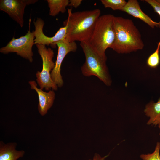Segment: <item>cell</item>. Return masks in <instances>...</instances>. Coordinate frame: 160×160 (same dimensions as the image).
<instances>
[{"instance_id":"6da1fadb","label":"cell","mask_w":160,"mask_h":160,"mask_svg":"<svg viewBox=\"0 0 160 160\" xmlns=\"http://www.w3.org/2000/svg\"><path fill=\"white\" fill-rule=\"evenodd\" d=\"M115 38L111 47L118 54H128L142 50L144 44L140 32L131 19L114 16Z\"/></svg>"},{"instance_id":"7a4b0ae2","label":"cell","mask_w":160,"mask_h":160,"mask_svg":"<svg viewBox=\"0 0 160 160\" xmlns=\"http://www.w3.org/2000/svg\"><path fill=\"white\" fill-rule=\"evenodd\" d=\"M68 10V18L63 23L68 26L65 39L69 42L88 41L100 16V10L96 9L72 13L71 9Z\"/></svg>"},{"instance_id":"3957f363","label":"cell","mask_w":160,"mask_h":160,"mask_svg":"<svg viewBox=\"0 0 160 160\" xmlns=\"http://www.w3.org/2000/svg\"><path fill=\"white\" fill-rule=\"evenodd\" d=\"M114 17L113 15L110 14L100 16L88 41L95 51L103 57H107L106 50L110 48L114 41Z\"/></svg>"},{"instance_id":"277c9868","label":"cell","mask_w":160,"mask_h":160,"mask_svg":"<svg viewBox=\"0 0 160 160\" xmlns=\"http://www.w3.org/2000/svg\"><path fill=\"white\" fill-rule=\"evenodd\" d=\"M80 45L85 58L84 63L81 67L84 76H94L107 86H110L112 80L106 65L107 57L100 56L93 49L87 41L80 42Z\"/></svg>"},{"instance_id":"5b68a950","label":"cell","mask_w":160,"mask_h":160,"mask_svg":"<svg viewBox=\"0 0 160 160\" xmlns=\"http://www.w3.org/2000/svg\"><path fill=\"white\" fill-rule=\"evenodd\" d=\"M36 45L42 62L41 71H38L36 74L37 83L42 90L56 91L58 87L51 76V72L55 65L53 61L54 54L53 51L50 48H47L45 45L39 44Z\"/></svg>"},{"instance_id":"8992f818","label":"cell","mask_w":160,"mask_h":160,"mask_svg":"<svg viewBox=\"0 0 160 160\" xmlns=\"http://www.w3.org/2000/svg\"><path fill=\"white\" fill-rule=\"evenodd\" d=\"M34 38V31L31 32L29 28L25 35L17 39L13 37L6 46L0 49V52L4 54L16 53L31 63L33 60L32 47L35 44Z\"/></svg>"},{"instance_id":"52a82bcc","label":"cell","mask_w":160,"mask_h":160,"mask_svg":"<svg viewBox=\"0 0 160 160\" xmlns=\"http://www.w3.org/2000/svg\"><path fill=\"white\" fill-rule=\"evenodd\" d=\"M58 47V53L55 66L51 73L52 81L61 88L63 86L64 81L61 74L62 63L66 55L71 52H74L77 49V45L75 42H69L65 39L54 43Z\"/></svg>"},{"instance_id":"ba28073f","label":"cell","mask_w":160,"mask_h":160,"mask_svg":"<svg viewBox=\"0 0 160 160\" xmlns=\"http://www.w3.org/2000/svg\"><path fill=\"white\" fill-rule=\"evenodd\" d=\"M37 0H0V9L7 13L21 28L24 25V14L25 7Z\"/></svg>"},{"instance_id":"9c48e42d","label":"cell","mask_w":160,"mask_h":160,"mask_svg":"<svg viewBox=\"0 0 160 160\" xmlns=\"http://www.w3.org/2000/svg\"><path fill=\"white\" fill-rule=\"evenodd\" d=\"M35 26L34 33L35 36V44H41L49 46L54 44V43L65 39L67 30V25L63 24V27L60 28L55 35L52 37L45 35L43 32L44 24V20L40 18H37L33 22Z\"/></svg>"},{"instance_id":"30bf717a","label":"cell","mask_w":160,"mask_h":160,"mask_svg":"<svg viewBox=\"0 0 160 160\" xmlns=\"http://www.w3.org/2000/svg\"><path fill=\"white\" fill-rule=\"evenodd\" d=\"M28 83L31 89L35 90L37 94L39 102L38 110L40 115L44 116L53 105L55 96L54 91L50 90L48 92H45L37 87L35 81L31 80Z\"/></svg>"},{"instance_id":"8fae6325","label":"cell","mask_w":160,"mask_h":160,"mask_svg":"<svg viewBox=\"0 0 160 160\" xmlns=\"http://www.w3.org/2000/svg\"><path fill=\"white\" fill-rule=\"evenodd\" d=\"M122 11L140 19L152 28L158 27V23L153 21L142 11L137 0H129Z\"/></svg>"},{"instance_id":"7c38bea8","label":"cell","mask_w":160,"mask_h":160,"mask_svg":"<svg viewBox=\"0 0 160 160\" xmlns=\"http://www.w3.org/2000/svg\"><path fill=\"white\" fill-rule=\"evenodd\" d=\"M145 115L149 118L147 124L156 126L160 124V98L157 101H151L147 104L144 110Z\"/></svg>"},{"instance_id":"4fadbf2b","label":"cell","mask_w":160,"mask_h":160,"mask_svg":"<svg viewBox=\"0 0 160 160\" xmlns=\"http://www.w3.org/2000/svg\"><path fill=\"white\" fill-rule=\"evenodd\" d=\"M15 144L10 143L3 145L0 143V160H17L23 156V151H17L15 149Z\"/></svg>"},{"instance_id":"5bb4252c","label":"cell","mask_w":160,"mask_h":160,"mask_svg":"<svg viewBox=\"0 0 160 160\" xmlns=\"http://www.w3.org/2000/svg\"><path fill=\"white\" fill-rule=\"evenodd\" d=\"M47 1L49 8V15L53 17L60 12L64 13L69 3L68 0H47Z\"/></svg>"},{"instance_id":"9a60e30c","label":"cell","mask_w":160,"mask_h":160,"mask_svg":"<svg viewBox=\"0 0 160 160\" xmlns=\"http://www.w3.org/2000/svg\"><path fill=\"white\" fill-rule=\"evenodd\" d=\"M100 1L105 8L121 11L127 3L125 0H101Z\"/></svg>"},{"instance_id":"2e32d148","label":"cell","mask_w":160,"mask_h":160,"mask_svg":"<svg viewBox=\"0 0 160 160\" xmlns=\"http://www.w3.org/2000/svg\"><path fill=\"white\" fill-rule=\"evenodd\" d=\"M160 41L158 44L156 50L149 56L147 60L146 63L149 67L156 68L159 65L160 63Z\"/></svg>"},{"instance_id":"e0dca14e","label":"cell","mask_w":160,"mask_h":160,"mask_svg":"<svg viewBox=\"0 0 160 160\" xmlns=\"http://www.w3.org/2000/svg\"><path fill=\"white\" fill-rule=\"evenodd\" d=\"M160 142H157L154 151L151 153L141 154L140 157L142 160H160Z\"/></svg>"},{"instance_id":"ac0fdd59","label":"cell","mask_w":160,"mask_h":160,"mask_svg":"<svg viewBox=\"0 0 160 160\" xmlns=\"http://www.w3.org/2000/svg\"><path fill=\"white\" fill-rule=\"evenodd\" d=\"M144 1L150 4L154 12L160 16V0H145ZM158 27L160 28V21L158 23Z\"/></svg>"},{"instance_id":"d6986e66","label":"cell","mask_w":160,"mask_h":160,"mask_svg":"<svg viewBox=\"0 0 160 160\" xmlns=\"http://www.w3.org/2000/svg\"><path fill=\"white\" fill-rule=\"evenodd\" d=\"M82 0H69L68 6L76 8L81 4Z\"/></svg>"},{"instance_id":"ffe728a7","label":"cell","mask_w":160,"mask_h":160,"mask_svg":"<svg viewBox=\"0 0 160 160\" xmlns=\"http://www.w3.org/2000/svg\"><path fill=\"white\" fill-rule=\"evenodd\" d=\"M108 156V155H107L104 157H102L99 154L95 153V154L93 159L89 160H104Z\"/></svg>"},{"instance_id":"44dd1931","label":"cell","mask_w":160,"mask_h":160,"mask_svg":"<svg viewBox=\"0 0 160 160\" xmlns=\"http://www.w3.org/2000/svg\"><path fill=\"white\" fill-rule=\"evenodd\" d=\"M158 127L159 129V135H160V124H159L158 125Z\"/></svg>"}]
</instances>
